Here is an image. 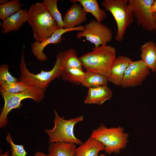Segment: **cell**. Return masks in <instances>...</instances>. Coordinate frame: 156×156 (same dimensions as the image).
<instances>
[{"label":"cell","mask_w":156,"mask_h":156,"mask_svg":"<svg viewBox=\"0 0 156 156\" xmlns=\"http://www.w3.org/2000/svg\"><path fill=\"white\" fill-rule=\"evenodd\" d=\"M27 22L31 26L36 41L49 38L59 28L58 24L42 3L32 4L28 11Z\"/></svg>","instance_id":"cell-1"},{"label":"cell","mask_w":156,"mask_h":156,"mask_svg":"<svg viewBox=\"0 0 156 156\" xmlns=\"http://www.w3.org/2000/svg\"><path fill=\"white\" fill-rule=\"evenodd\" d=\"M116 49L103 45L94 48L92 51L82 55L79 58L86 70L97 73L107 78L116 59Z\"/></svg>","instance_id":"cell-2"},{"label":"cell","mask_w":156,"mask_h":156,"mask_svg":"<svg viewBox=\"0 0 156 156\" xmlns=\"http://www.w3.org/2000/svg\"><path fill=\"white\" fill-rule=\"evenodd\" d=\"M24 50V48L21 53L19 65L21 76L19 80L29 86L38 88L44 93L52 81L61 77L63 69L60 58L57 55L55 62L51 70L44 71L42 70L40 73L35 74L31 73L26 66Z\"/></svg>","instance_id":"cell-3"},{"label":"cell","mask_w":156,"mask_h":156,"mask_svg":"<svg viewBox=\"0 0 156 156\" xmlns=\"http://www.w3.org/2000/svg\"><path fill=\"white\" fill-rule=\"evenodd\" d=\"M90 137L101 143L105 146V153L109 154L119 153L129 142V135L124 132L123 128H107L103 123L93 130Z\"/></svg>","instance_id":"cell-4"},{"label":"cell","mask_w":156,"mask_h":156,"mask_svg":"<svg viewBox=\"0 0 156 156\" xmlns=\"http://www.w3.org/2000/svg\"><path fill=\"white\" fill-rule=\"evenodd\" d=\"M0 92L5 102L0 115L1 128L7 125L8 114L12 109L20 107L22 106L21 102L23 100L31 99L36 102H38L44 97V93L42 90L31 86L25 91L15 93H10L0 87Z\"/></svg>","instance_id":"cell-5"},{"label":"cell","mask_w":156,"mask_h":156,"mask_svg":"<svg viewBox=\"0 0 156 156\" xmlns=\"http://www.w3.org/2000/svg\"><path fill=\"white\" fill-rule=\"evenodd\" d=\"M54 126L51 130L44 129L49 136V143L50 144L60 142L77 144H81L82 142L77 138L74 133L75 125L79 122L83 121V116L69 120L60 117L56 110H54Z\"/></svg>","instance_id":"cell-6"},{"label":"cell","mask_w":156,"mask_h":156,"mask_svg":"<svg viewBox=\"0 0 156 156\" xmlns=\"http://www.w3.org/2000/svg\"><path fill=\"white\" fill-rule=\"evenodd\" d=\"M128 0H104L101 5L114 16L117 25L115 39L118 42L124 38L127 27L134 21V16L127 8Z\"/></svg>","instance_id":"cell-7"},{"label":"cell","mask_w":156,"mask_h":156,"mask_svg":"<svg viewBox=\"0 0 156 156\" xmlns=\"http://www.w3.org/2000/svg\"><path fill=\"white\" fill-rule=\"evenodd\" d=\"M155 0H128L127 8L137 19V24L144 29L155 30L156 24L151 7Z\"/></svg>","instance_id":"cell-8"},{"label":"cell","mask_w":156,"mask_h":156,"mask_svg":"<svg viewBox=\"0 0 156 156\" xmlns=\"http://www.w3.org/2000/svg\"><path fill=\"white\" fill-rule=\"evenodd\" d=\"M84 26V30L77 34V38L85 37L87 41L94 44L95 48L106 45L112 38L111 29L97 20H92Z\"/></svg>","instance_id":"cell-9"},{"label":"cell","mask_w":156,"mask_h":156,"mask_svg":"<svg viewBox=\"0 0 156 156\" xmlns=\"http://www.w3.org/2000/svg\"><path fill=\"white\" fill-rule=\"evenodd\" d=\"M150 70L141 60L132 61L125 70L121 86L125 88L141 86L149 74Z\"/></svg>","instance_id":"cell-10"},{"label":"cell","mask_w":156,"mask_h":156,"mask_svg":"<svg viewBox=\"0 0 156 156\" xmlns=\"http://www.w3.org/2000/svg\"><path fill=\"white\" fill-rule=\"evenodd\" d=\"M84 26L80 25L70 29L59 28L48 39L41 42L35 41L31 45V51L36 58L41 62L47 60L46 55L43 53L44 48L50 44H57L62 40V36L64 33L73 31H83Z\"/></svg>","instance_id":"cell-11"},{"label":"cell","mask_w":156,"mask_h":156,"mask_svg":"<svg viewBox=\"0 0 156 156\" xmlns=\"http://www.w3.org/2000/svg\"><path fill=\"white\" fill-rule=\"evenodd\" d=\"M66 12L63 19L64 28L70 29L80 26L87 20V12L79 3H73Z\"/></svg>","instance_id":"cell-12"},{"label":"cell","mask_w":156,"mask_h":156,"mask_svg":"<svg viewBox=\"0 0 156 156\" xmlns=\"http://www.w3.org/2000/svg\"><path fill=\"white\" fill-rule=\"evenodd\" d=\"M132 61V59L126 56L120 55L116 57L107 78L108 81L121 86L125 70Z\"/></svg>","instance_id":"cell-13"},{"label":"cell","mask_w":156,"mask_h":156,"mask_svg":"<svg viewBox=\"0 0 156 156\" xmlns=\"http://www.w3.org/2000/svg\"><path fill=\"white\" fill-rule=\"evenodd\" d=\"M113 92L107 85L88 89L87 96L84 103L102 105L112 97Z\"/></svg>","instance_id":"cell-14"},{"label":"cell","mask_w":156,"mask_h":156,"mask_svg":"<svg viewBox=\"0 0 156 156\" xmlns=\"http://www.w3.org/2000/svg\"><path fill=\"white\" fill-rule=\"evenodd\" d=\"M28 12L26 9H21L3 20L1 26L2 33L6 34L18 30L27 21Z\"/></svg>","instance_id":"cell-15"},{"label":"cell","mask_w":156,"mask_h":156,"mask_svg":"<svg viewBox=\"0 0 156 156\" xmlns=\"http://www.w3.org/2000/svg\"><path fill=\"white\" fill-rule=\"evenodd\" d=\"M140 57L146 66L154 73L156 72V44L152 41L141 46Z\"/></svg>","instance_id":"cell-16"},{"label":"cell","mask_w":156,"mask_h":156,"mask_svg":"<svg viewBox=\"0 0 156 156\" xmlns=\"http://www.w3.org/2000/svg\"><path fill=\"white\" fill-rule=\"evenodd\" d=\"M104 149L101 143L90 137L76 148L75 156H99V152Z\"/></svg>","instance_id":"cell-17"},{"label":"cell","mask_w":156,"mask_h":156,"mask_svg":"<svg viewBox=\"0 0 156 156\" xmlns=\"http://www.w3.org/2000/svg\"><path fill=\"white\" fill-rule=\"evenodd\" d=\"M57 55L60 58L63 70L73 68L83 70L81 63L77 57L75 49H71L64 52H60Z\"/></svg>","instance_id":"cell-18"},{"label":"cell","mask_w":156,"mask_h":156,"mask_svg":"<svg viewBox=\"0 0 156 156\" xmlns=\"http://www.w3.org/2000/svg\"><path fill=\"white\" fill-rule=\"evenodd\" d=\"M75 144L60 142L51 144L48 149V153L53 156H75Z\"/></svg>","instance_id":"cell-19"},{"label":"cell","mask_w":156,"mask_h":156,"mask_svg":"<svg viewBox=\"0 0 156 156\" xmlns=\"http://www.w3.org/2000/svg\"><path fill=\"white\" fill-rule=\"evenodd\" d=\"M70 2L79 3L85 10L91 14L98 21L101 22L106 17V13L100 9L96 0H71Z\"/></svg>","instance_id":"cell-20"},{"label":"cell","mask_w":156,"mask_h":156,"mask_svg":"<svg viewBox=\"0 0 156 156\" xmlns=\"http://www.w3.org/2000/svg\"><path fill=\"white\" fill-rule=\"evenodd\" d=\"M108 82L107 77L97 73L86 70L81 85L88 88L107 85Z\"/></svg>","instance_id":"cell-21"},{"label":"cell","mask_w":156,"mask_h":156,"mask_svg":"<svg viewBox=\"0 0 156 156\" xmlns=\"http://www.w3.org/2000/svg\"><path fill=\"white\" fill-rule=\"evenodd\" d=\"M85 74L83 70L73 68L63 70L61 77L65 81L79 85L81 84Z\"/></svg>","instance_id":"cell-22"},{"label":"cell","mask_w":156,"mask_h":156,"mask_svg":"<svg viewBox=\"0 0 156 156\" xmlns=\"http://www.w3.org/2000/svg\"><path fill=\"white\" fill-rule=\"evenodd\" d=\"M23 6L18 0H14L0 5V18L3 21L11 16L19 10Z\"/></svg>","instance_id":"cell-23"},{"label":"cell","mask_w":156,"mask_h":156,"mask_svg":"<svg viewBox=\"0 0 156 156\" xmlns=\"http://www.w3.org/2000/svg\"><path fill=\"white\" fill-rule=\"evenodd\" d=\"M57 0H43L45 5L51 16L57 23L60 29L64 28V25L61 15L57 7Z\"/></svg>","instance_id":"cell-24"},{"label":"cell","mask_w":156,"mask_h":156,"mask_svg":"<svg viewBox=\"0 0 156 156\" xmlns=\"http://www.w3.org/2000/svg\"><path fill=\"white\" fill-rule=\"evenodd\" d=\"M0 87L8 92L15 93L25 91L31 86L24 82L19 81L15 82L0 81Z\"/></svg>","instance_id":"cell-25"},{"label":"cell","mask_w":156,"mask_h":156,"mask_svg":"<svg viewBox=\"0 0 156 156\" xmlns=\"http://www.w3.org/2000/svg\"><path fill=\"white\" fill-rule=\"evenodd\" d=\"M6 141L10 146L11 156H26L27 154L23 145L15 144L12 139L10 134L8 132L5 138Z\"/></svg>","instance_id":"cell-26"},{"label":"cell","mask_w":156,"mask_h":156,"mask_svg":"<svg viewBox=\"0 0 156 156\" xmlns=\"http://www.w3.org/2000/svg\"><path fill=\"white\" fill-rule=\"evenodd\" d=\"M18 80L13 77L9 71V66L6 64H3L0 66V81L15 82Z\"/></svg>","instance_id":"cell-27"},{"label":"cell","mask_w":156,"mask_h":156,"mask_svg":"<svg viewBox=\"0 0 156 156\" xmlns=\"http://www.w3.org/2000/svg\"><path fill=\"white\" fill-rule=\"evenodd\" d=\"M151 11L153 14L156 13V0H155L151 7Z\"/></svg>","instance_id":"cell-28"},{"label":"cell","mask_w":156,"mask_h":156,"mask_svg":"<svg viewBox=\"0 0 156 156\" xmlns=\"http://www.w3.org/2000/svg\"><path fill=\"white\" fill-rule=\"evenodd\" d=\"M34 156H53V155H46L44 153L40 152H36L34 155Z\"/></svg>","instance_id":"cell-29"},{"label":"cell","mask_w":156,"mask_h":156,"mask_svg":"<svg viewBox=\"0 0 156 156\" xmlns=\"http://www.w3.org/2000/svg\"><path fill=\"white\" fill-rule=\"evenodd\" d=\"M9 152L8 151H7L5 153H0V156H9Z\"/></svg>","instance_id":"cell-30"},{"label":"cell","mask_w":156,"mask_h":156,"mask_svg":"<svg viewBox=\"0 0 156 156\" xmlns=\"http://www.w3.org/2000/svg\"><path fill=\"white\" fill-rule=\"evenodd\" d=\"M8 1H9L7 0H0V4H4L8 2Z\"/></svg>","instance_id":"cell-31"},{"label":"cell","mask_w":156,"mask_h":156,"mask_svg":"<svg viewBox=\"0 0 156 156\" xmlns=\"http://www.w3.org/2000/svg\"><path fill=\"white\" fill-rule=\"evenodd\" d=\"M153 16L155 21V24H156V28L155 30V33H156V13H153Z\"/></svg>","instance_id":"cell-32"},{"label":"cell","mask_w":156,"mask_h":156,"mask_svg":"<svg viewBox=\"0 0 156 156\" xmlns=\"http://www.w3.org/2000/svg\"><path fill=\"white\" fill-rule=\"evenodd\" d=\"M99 156H105L103 154H101Z\"/></svg>","instance_id":"cell-33"}]
</instances>
